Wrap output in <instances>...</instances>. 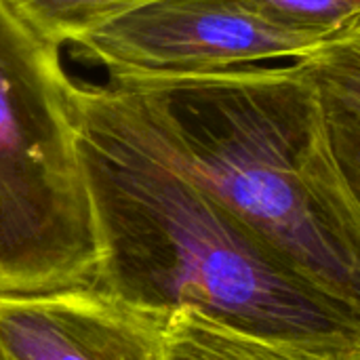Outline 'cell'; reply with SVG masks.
<instances>
[{
	"mask_svg": "<svg viewBox=\"0 0 360 360\" xmlns=\"http://www.w3.org/2000/svg\"><path fill=\"white\" fill-rule=\"evenodd\" d=\"M118 289L59 49L0 4V297Z\"/></svg>",
	"mask_w": 360,
	"mask_h": 360,
	"instance_id": "cell-3",
	"label": "cell"
},
{
	"mask_svg": "<svg viewBox=\"0 0 360 360\" xmlns=\"http://www.w3.org/2000/svg\"><path fill=\"white\" fill-rule=\"evenodd\" d=\"M276 23L327 42L360 23V0H253Z\"/></svg>",
	"mask_w": 360,
	"mask_h": 360,
	"instance_id": "cell-9",
	"label": "cell"
},
{
	"mask_svg": "<svg viewBox=\"0 0 360 360\" xmlns=\"http://www.w3.org/2000/svg\"><path fill=\"white\" fill-rule=\"evenodd\" d=\"M72 101L114 278L143 270L139 300L255 335L360 346V319L179 173L108 84L72 80Z\"/></svg>",
	"mask_w": 360,
	"mask_h": 360,
	"instance_id": "cell-2",
	"label": "cell"
},
{
	"mask_svg": "<svg viewBox=\"0 0 360 360\" xmlns=\"http://www.w3.org/2000/svg\"><path fill=\"white\" fill-rule=\"evenodd\" d=\"M165 346L167 360H360V346L255 335L192 308L169 312Z\"/></svg>",
	"mask_w": 360,
	"mask_h": 360,
	"instance_id": "cell-6",
	"label": "cell"
},
{
	"mask_svg": "<svg viewBox=\"0 0 360 360\" xmlns=\"http://www.w3.org/2000/svg\"><path fill=\"white\" fill-rule=\"evenodd\" d=\"M167 308L120 289L0 297V360H167Z\"/></svg>",
	"mask_w": 360,
	"mask_h": 360,
	"instance_id": "cell-5",
	"label": "cell"
},
{
	"mask_svg": "<svg viewBox=\"0 0 360 360\" xmlns=\"http://www.w3.org/2000/svg\"><path fill=\"white\" fill-rule=\"evenodd\" d=\"M171 165L360 319V211L316 82L291 68L110 76Z\"/></svg>",
	"mask_w": 360,
	"mask_h": 360,
	"instance_id": "cell-1",
	"label": "cell"
},
{
	"mask_svg": "<svg viewBox=\"0 0 360 360\" xmlns=\"http://www.w3.org/2000/svg\"><path fill=\"white\" fill-rule=\"evenodd\" d=\"M333 101L360 112V23L293 63Z\"/></svg>",
	"mask_w": 360,
	"mask_h": 360,
	"instance_id": "cell-8",
	"label": "cell"
},
{
	"mask_svg": "<svg viewBox=\"0 0 360 360\" xmlns=\"http://www.w3.org/2000/svg\"><path fill=\"white\" fill-rule=\"evenodd\" d=\"M152 0H0L32 34L61 49Z\"/></svg>",
	"mask_w": 360,
	"mask_h": 360,
	"instance_id": "cell-7",
	"label": "cell"
},
{
	"mask_svg": "<svg viewBox=\"0 0 360 360\" xmlns=\"http://www.w3.org/2000/svg\"><path fill=\"white\" fill-rule=\"evenodd\" d=\"M325 101L335 158L346 188L360 211V112L329 99L327 95Z\"/></svg>",
	"mask_w": 360,
	"mask_h": 360,
	"instance_id": "cell-10",
	"label": "cell"
},
{
	"mask_svg": "<svg viewBox=\"0 0 360 360\" xmlns=\"http://www.w3.org/2000/svg\"><path fill=\"white\" fill-rule=\"evenodd\" d=\"M321 44L253 0H152L74 42L72 55L110 76H186L297 61Z\"/></svg>",
	"mask_w": 360,
	"mask_h": 360,
	"instance_id": "cell-4",
	"label": "cell"
}]
</instances>
